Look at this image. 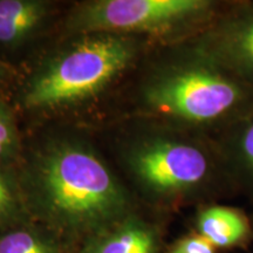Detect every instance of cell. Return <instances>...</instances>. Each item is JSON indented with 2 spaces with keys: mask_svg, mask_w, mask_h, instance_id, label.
Segmentation results:
<instances>
[{
  "mask_svg": "<svg viewBox=\"0 0 253 253\" xmlns=\"http://www.w3.org/2000/svg\"><path fill=\"white\" fill-rule=\"evenodd\" d=\"M230 0H94L69 14L72 33L147 37L160 47L194 39L213 23Z\"/></svg>",
  "mask_w": 253,
  "mask_h": 253,
  "instance_id": "cell-5",
  "label": "cell"
},
{
  "mask_svg": "<svg viewBox=\"0 0 253 253\" xmlns=\"http://www.w3.org/2000/svg\"><path fill=\"white\" fill-rule=\"evenodd\" d=\"M52 4L43 0H0V45L17 48L40 31Z\"/></svg>",
  "mask_w": 253,
  "mask_h": 253,
  "instance_id": "cell-10",
  "label": "cell"
},
{
  "mask_svg": "<svg viewBox=\"0 0 253 253\" xmlns=\"http://www.w3.org/2000/svg\"><path fill=\"white\" fill-rule=\"evenodd\" d=\"M30 214L20 171L14 166H0V233L27 224Z\"/></svg>",
  "mask_w": 253,
  "mask_h": 253,
  "instance_id": "cell-11",
  "label": "cell"
},
{
  "mask_svg": "<svg viewBox=\"0 0 253 253\" xmlns=\"http://www.w3.org/2000/svg\"><path fill=\"white\" fill-rule=\"evenodd\" d=\"M20 148V136L13 113L0 101V166H14Z\"/></svg>",
  "mask_w": 253,
  "mask_h": 253,
  "instance_id": "cell-13",
  "label": "cell"
},
{
  "mask_svg": "<svg viewBox=\"0 0 253 253\" xmlns=\"http://www.w3.org/2000/svg\"><path fill=\"white\" fill-rule=\"evenodd\" d=\"M31 212L63 235L89 238L131 212V199L100 155L71 137L47 141L20 171Z\"/></svg>",
  "mask_w": 253,
  "mask_h": 253,
  "instance_id": "cell-1",
  "label": "cell"
},
{
  "mask_svg": "<svg viewBox=\"0 0 253 253\" xmlns=\"http://www.w3.org/2000/svg\"><path fill=\"white\" fill-rule=\"evenodd\" d=\"M216 142L236 195L253 205V110Z\"/></svg>",
  "mask_w": 253,
  "mask_h": 253,
  "instance_id": "cell-9",
  "label": "cell"
},
{
  "mask_svg": "<svg viewBox=\"0 0 253 253\" xmlns=\"http://www.w3.org/2000/svg\"><path fill=\"white\" fill-rule=\"evenodd\" d=\"M191 40L253 87V0H230L219 17Z\"/></svg>",
  "mask_w": 253,
  "mask_h": 253,
  "instance_id": "cell-6",
  "label": "cell"
},
{
  "mask_svg": "<svg viewBox=\"0 0 253 253\" xmlns=\"http://www.w3.org/2000/svg\"><path fill=\"white\" fill-rule=\"evenodd\" d=\"M160 225L130 213L86 239L80 253H162Z\"/></svg>",
  "mask_w": 253,
  "mask_h": 253,
  "instance_id": "cell-7",
  "label": "cell"
},
{
  "mask_svg": "<svg viewBox=\"0 0 253 253\" xmlns=\"http://www.w3.org/2000/svg\"><path fill=\"white\" fill-rule=\"evenodd\" d=\"M0 253H60V248L52 235L24 224L0 233Z\"/></svg>",
  "mask_w": 253,
  "mask_h": 253,
  "instance_id": "cell-12",
  "label": "cell"
},
{
  "mask_svg": "<svg viewBox=\"0 0 253 253\" xmlns=\"http://www.w3.org/2000/svg\"><path fill=\"white\" fill-rule=\"evenodd\" d=\"M141 38L82 34L38 67L21 91L26 109L43 112L73 106L106 89L141 54Z\"/></svg>",
  "mask_w": 253,
  "mask_h": 253,
  "instance_id": "cell-4",
  "label": "cell"
},
{
  "mask_svg": "<svg viewBox=\"0 0 253 253\" xmlns=\"http://www.w3.org/2000/svg\"><path fill=\"white\" fill-rule=\"evenodd\" d=\"M219 251L209 243L207 239L199 236L198 233L192 232L179 237L176 239L166 253H218Z\"/></svg>",
  "mask_w": 253,
  "mask_h": 253,
  "instance_id": "cell-14",
  "label": "cell"
},
{
  "mask_svg": "<svg viewBox=\"0 0 253 253\" xmlns=\"http://www.w3.org/2000/svg\"><path fill=\"white\" fill-rule=\"evenodd\" d=\"M194 232L218 251L246 250L253 243L251 216L243 209L225 204L209 203L198 207Z\"/></svg>",
  "mask_w": 253,
  "mask_h": 253,
  "instance_id": "cell-8",
  "label": "cell"
},
{
  "mask_svg": "<svg viewBox=\"0 0 253 253\" xmlns=\"http://www.w3.org/2000/svg\"><path fill=\"white\" fill-rule=\"evenodd\" d=\"M7 75H8L7 67L0 61V86H2V84H5L6 79H7Z\"/></svg>",
  "mask_w": 253,
  "mask_h": 253,
  "instance_id": "cell-15",
  "label": "cell"
},
{
  "mask_svg": "<svg viewBox=\"0 0 253 253\" xmlns=\"http://www.w3.org/2000/svg\"><path fill=\"white\" fill-rule=\"evenodd\" d=\"M157 52L138 87L147 120L216 141L253 110V87L192 40Z\"/></svg>",
  "mask_w": 253,
  "mask_h": 253,
  "instance_id": "cell-2",
  "label": "cell"
},
{
  "mask_svg": "<svg viewBox=\"0 0 253 253\" xmlns=\"http://www.w3.org/2000/svg\"><path fill=\"white\" fill-rule=\"evenodd\" d=\"M250 216H251V220H252V227H253V212L250 214Z\"/></svg>",
  "mask_w": 253,
  "mask_h": 253,
  "instance_id": "cell-16",
  "label": "cell"
},
{
  "mask_svg": "<svg viewBox=\"0 0 253 253\" xmlns=\"http://www.w3.org/2000/svg\"><path fill=\"white\" fill-rule=\"evenodd\" d=\"M125 153L130 177L155 207H199L235 197L217 142L147 120Z\"/></svg>",
  "mask_w": 253,
  "mask_h": 253,
  "instance_id": "cell-3",
  "label": "cell"
}]
</instances>
